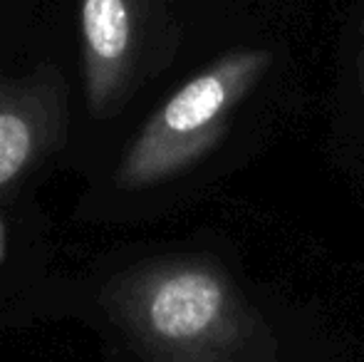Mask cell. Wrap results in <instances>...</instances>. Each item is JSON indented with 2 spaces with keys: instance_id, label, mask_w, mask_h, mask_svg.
<instances>
[{
  "instance_id": "obj_4",
  "label": "cell",
  "mask_w": 364,
  "mask_h": 362,
  "mask_svg": "<svg viewBox=\"0 0 364 362\" xmlns=\"http://www.w3.org/2000/svg\"><path fill=\"white\" fill-rule=\"evenodd\" d=\"M68 85L53 65L0 80V193L13 188L60 142Z\"/></svg>"
},
{
  "instance_id": "obj_2",
  "label": "cell",
  "mask_w": 364,
  "mask_h": 362,
  "mask_svg": "<svg viewBox=\"0 0 364 362\" xmlns=\"http://www.w3.org/2000/svg\"><path fill=\"white\" fill-rule=\"evenodd\" d=\"M270 55L233 53L183 82L146 119L117 169L122 188H149L191 169L213 149L238 102L253 90Z\"/></svg>"
},
{
  "instance_id": "obj_1",
  "label": "cell",
  "mask_w": 364,
  "mask_h": 362,
  "mask_svg": "<svg viewBox=\"0 0 364 362\" xmlns=\"http://www.w3.org/2000/svg\"><path fill=\"white\" fill-rule=\"evenodd\" d=\"M107 308L154 362H216L248 325L228 275L203 258H166L122 275Z\"/></svg>"
},
{
  "instance_id": "obj_3",
  "label": "cell",
  "mask_w": 364,
  "mask_h": 362,
  "mask_svg": "<svg viewBox=\"0 0 364 362\" xmlns=\"http://www.w3.org/2000/svg\"><path fill=\"white\" fill-rule=\"evenodd\" d=\"M144 43L141 0H80L82 80L90 112L112 117L134 85Z\"/></svg>"
}]
</instances>
